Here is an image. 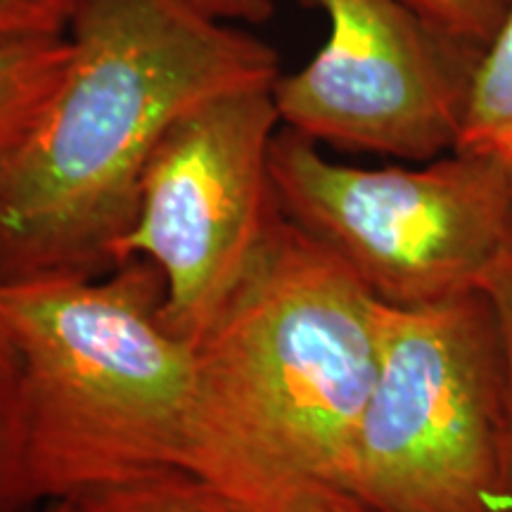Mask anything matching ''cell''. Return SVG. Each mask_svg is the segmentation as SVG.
Returning a JSON list of instances; mask_svg holds the SVG:
<instances>
[{"label":"cell","instance_id":"obj_1","mask_svg":"<svg viewBox=\"0 0 512 512\" xmlns=\"http://www.w3.org/2000/svg\"><path fill=\"white\" fill-rule=\"evenodd\" d=\"M384 304L275 202L259 247L195 344L183 486L211 512H318L380 366Z\"/></svg>","mask_w":512,"mask_h":512},{"label":"cell","instance_id":"obj_2","mask_svg":"<svg viewBox=\"0 0 512 512\" xmlns=\"http://www.w3.org/2000/svg\"><path fill=\"white\" fill-rule=\"evenodd\" d=\"M67 36L60 88L0 164V283L110 271L169 126L280 76L268 43L188 0H74Z\"/></svg>","mask_w":512,"mask_h":512},{"label":"cell","instance_id":"obj_3","mask_svg":"<svg viewBox=\"0 0 512 512\" xmlns=\"http://www.w3.org/2000/svg\"><path fill=\"white\" fill-rule=\"evenodd\" d=\"M162 302V273L140 256L0 283L24 472L43 505L181 494L195 347L166 330Z\"/></svg>","mask_w":512,"mask_h":512},{"label":"cell","instance_id":"obj_4","mask_svg":"<svg viewBox=\"0 0 512 512\" xmlns=\"http://www.w3.org/2000/svg\"><path fill=\"white\" fill-rule=\"evenodd\" d=\"M505 356L484 290L384 304L380 366L339 496L370 512H512Z\"/></svg>","mask_w":512,"mask_h":512},{"label":"cell","instance_id":"obj_5","mask_svg":"<svg viewBox=\"0 0 512 512\" xmlns=\"http://www.w3.org/2000/svg\"><path fill=\"white\" fill-rule=\"evenodd\" d=\"M268 174L287 219L394 309L482 290L512 247V176L496 157L456 150L420 169H361L283 126Z\"/></svg>","mask_w":512,"mask_h":512},{"label":"cell","instance_id":"obj_6","mask_svg":"<svg viewBox=\"0 0 512 512\" xmlns=\"http://www.w3.org/2000/svg\"><path fill=\"white\" fill-rule=\"evenodd\" d=\"M278 128L273 86L221 93L181 114L145 166L112 268L150 261L164 280L162 323L192 347L238 287L278 202L268 174Z\"/></svg>","mask_w":512,"mask_h":512},{"label":"cell","instance_id":"obj_7","mask_svg":"<svg viewBox=\"0 0 512 512\" xmlns=\"http://www.w3.org/2000/svg\"><path fill=\"white\" fill-rule=\"evenodd\" d=\"M330 36L299 72L280 74V124L313 143L432 162L456 152L482 50L427 22L406 0H299Z\"/></svg>","mask_w":512,"mask_h":512},{"label":"cell","instance_id":"obj_8","mask_svg":"<svg viewBox=\"0 0 512 512\" xmlns=\"http://www.w3.org/2000/svg\"><path fill=\"white\" fill-rule=\"evenodd\" d=\"M69 62V36L0 50V164L46 112Z\"/></svg>","mask_w":512,"mask_h":512},{"label":"cell","instance_id":"obj_9","mask_svg":"<svg viewBox=\"0 0 512 512\" xmlns=\"http://www.w3.org/2000/svg\"><path fill=\"white\" fill-rule=\"evenodd\" d=\"M458 150L512 162V0L477 60Z\"/></svg>","mask_w":512,"mask_h":512},{"label":"cell","instance_id":"obj_10","mask_svg":"<svg viewBox=\"0 0 512 512\" xmlns=\"http://www.w3.org/2000/svg\"><path fill=\"white\" fill-rule=\"evenodd\" d=\"M19 444V413L10 356H0V512H41Z\"/></svg>","mask_w":512,"mask_h":512},{"label":"cell","instance_id":"obj_11","mask_svg":"<svg viewBox=\"0 0 512 512\" xmlns=\"http://www.w3.org/2000/svg\"><path fill=\"white\" fill-rule=\"evenodd\" d=\"M427 22L456 41L482 50L501 27L510 0H406Z\"/></svg>","mask_w":512,"mask_h":512},{"label":"cell","instance_id":"obj_12","mask_svg":"<svg viewBox=\"0 0 512 512\" xmlns=\"http://www.w3.org/2000/svg\"><path fill=\"white\" fill-rule=\"evenodd\" d=\"M74 0H0V50L67 36Z\"/></svg>","mask_w":512,"mask_h":512},{"label":"cell","instance_id":"obj_13","mask_svg":"<svg viewBox=\"0 0 512 512\" xmlns=\"http://www.w3.org/2000/svg\"><path fill=\"white\" fill-rule=\"evenodd\" d=\"M482 290L494 304L498 328L503 339L505 356V446H503V472L505 491H508L512 508V247L503 254L489 278L484 280Z\"/></svg>","mask_w":512,"mask_h":512},{"label":"cell","instance_id":"obj_14","mask_svg":"<svg viewBox=\"0 0 512 512\" xmlns=\"http://www.w3.org/2000/svg\"><path fill=\"white\" fill-rule=\"evenodd\" d=\"M188 3L221 22L261 24L273 15V0H188Z\"/></svg>","mask_w":512,"mask_h":512},{"label":"cell","instance_id":"obj_15","mask_svg":"<svg viewBox=\"0 0 512 512\" xmlns=\"http://www.w3.org/2000/svg\"><path fill=\"white\" fill-rule=\"evenodd\" d=\"M74 512H211L190 503L155 501V498H114V501L95 503Z\"/></svg>","mask_w":512,"mask_h":512},{"label":"cell","instance_id":"obj_16","mask_svg":"<svg viewBox=\"0 0 512 512\" xmlns=\"http://www.w3.org/2000/svg\"><path fill=\"white\" fill-rule=\"evenodd\" d=\"M318 512H370V510L361 508V505H356L354 501H349V498L344 496H330Z\"/></svg>","mask_w":512,"mask_h":512},{"label":"cell","instance_id":"obj_17","mask_svg":"<svg viewBox=\"0 0 512 512\" xmlns=\"http://www.w3.org/2000/svg\"><path fill=\"white\" fill-rule=\"evenodd\" d=\"M41 512H74V505L69 501H50L43 505Z\"/></svg>","mask_w":512,"mask_h":512},{"label":"cell","instance_id":"obj_18","mask_svg":"<svg viewBox=\"0 0 512 512\" xmlns=\"http://www.w3.org/2000/svg\"><path fill=\"white\" fill-rule=\"evenodd\" d=\"M0 356H10V354H8V347H5V337H3V330H0Z\"/></svg>","mask_w":512,"mask_h":512},{"label":"cell","instance_id":"obj_19","mask_svg":"<svg viewBox=\"0 0 512 512\" xmlns=\"http://www.w3.org/2000/svg\"><path fill=\"white\" fill-rule=\"evenodd\" d=\"M508 169H510V176H512V162H508Z\"/></svg>","mask_w":512,"mask_h":512}]
</instances>
